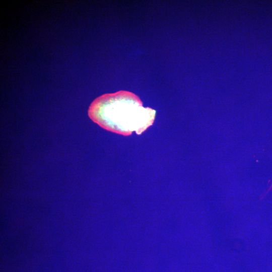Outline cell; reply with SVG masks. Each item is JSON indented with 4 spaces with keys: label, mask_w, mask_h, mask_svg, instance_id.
Segmentation results:
<instances>
[{
    "label": "cell",
    "mask_w": 272,
    "mask_h": 272,
    "mask_svg": "<svg viewBox=\"0 0 272 272\" xmlns=\"http://www.w3.org/2000/svg\"><path fill=\"white\" fill-rule=\"evenodd\" d=\"M156 113L144 107L137 95L122 90L97 97L88 111L90 119L101 127L125 136L133 131L141 134L153 124Z\"/></svg>",
    "instance_id": "cell-1"
}]
</instances>
